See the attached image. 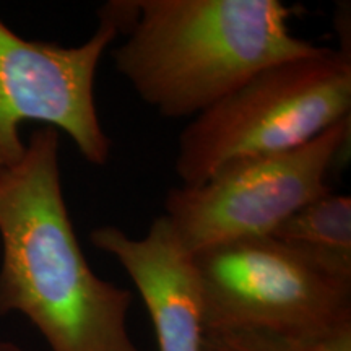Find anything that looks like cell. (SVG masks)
Masks as SVG:
<instances>
[{"mask_svg":"<svg viewBox=\"0 0 351 351\" xmlns=\"http://www.w3.org/2000/svg\"><path fill=\"white\" fill-rule=\"evenodd\" d=\"M0 317L21 314L51 351H142L127 327L134 295L99 278L78 243L54 127L0 171Z\"/></svg>","mask_w":351,"mask_h":351,"instance_id":"obj_1","label":"cell"},{"mask_svg":"<svg viewBox=\"0 0 351 351\" xmlns=\"http://www.w3.org/2000/svg\"><path fill=\"white\" fill-rule=\"evenodd\" d=\"M280 0H130L117 72L163 117H195L270 65L324 46L296 38Z\"/></svg>","mask_w":351,"mask_h":351,"instance_id":"obj_2","label":"cell"},{"mask_svg":"<svg viewBox=\"0 0 351 351\" xmlns=\"http://www.w3.org/2000/svg\"><path fill=\"white\" fill-rule=\"evenodd\" d=\"M351 114L350 51L270 65L192 119L182 130L174 169L199 186L232 161L301 147Z\"/></svg>","mask_w":351,"mask_h":351,"instance_id":"obj_3","label":"cell"},{"mask_svg":"<svg viewBox=\"0 0 351 351\" xmlns=\"http://www.w3.org/2000/svg\"><path fill=\"white\" fill-rule=\"evenodd\" d=\"M192 257L205 332L257 330L295 340L351 333V280L274 236L230 241Z\"/></svg>","mask_w":351,"mask_h":351,"instance_id":"obj_4","label":"cell"},{"mask_svg":"<svg viewBox=\"0 0 351 351\" xmlns=\"http://www.w3.org/2000/svg\"><path fill=\"white\" fill-rule=\"evenodd\" d=\"M350 129L345 119L293 150L243 158L199 186L171 189L165 217L191 254L271 236L285 219L332 191L327 176L348 142Z\"/></svg>","mask_w":351,"mask_h":351,"instance_id":"obj_5","label":"cell"},{"mask_svg":"<svg viewBox=\"0 0 351 351\" xmlns=\"http://www.w3.org/2000/svg\"><path fill=\"white\" fill-rule=\"evenodd\" d=\"M119 34L112 2L101 8L98 28L78 46L25 39L0 19V171L23 156L20 129L26 122L62 130L86 163H108L112 143L101 125L95 82L104 52Z\"/></svg>","mask_w":351,"mask_h":351,"instance_id":"obj_6","label":"cell"},{"mask_svg":"<svg viewBox=\"0 0 351 351\" xmlns=\"http://www.w3.org/2000/svg\"><path fill=\"white\" fill-rule=\"evenodd\" d=\"M91 244L112 256L127 271L155 328L158 351H202L204 304L194 257L165 215L153 219L143 238L121 228H95Z\"/></svg>","mask_w":351,"mask_h":351,"instance_id":"obj_7","label":"cell"},{"mask_svg":"<svg viewBox=\"0 0 351 351\" xmlns=\"http://www.w3.org/2000/svg\"><path fill=\"white\" fill-rule=\"evenodd\" d=\"M271 236L332 274L351 280V197L327 192L271 232Z\"/></svg>","mask_w":351,"mask_h":351,"instance_id":"obj_8","label":"cell"},{"mask_svg":"<svg viewBox=\"0 0 351 351\" xmlns=\"http://www.w3.org/2000/svg\"><path fill=\"white\" fill-rule=\"evenodd\" d=\"M202 351H351V333L328 340H295L257 330L205 332Z\"/></svg>","mask_w":351,"mask_h":351,"instance_id":"obj_9","label":"cell"},{"mask_svg":"<svg viewBox=\"0 0 351 351\" xmlns=\"http://www.w3.org/2000/svg\"><path fill=\"white\" fill-rule=\"evenodd\" d=\"M0 351H23L16 343L12 341H0Z\"/></svg>","mask_w":351,"mask_h":351,"instance_id":"obj_10","label":"cell"}]
</instances>
